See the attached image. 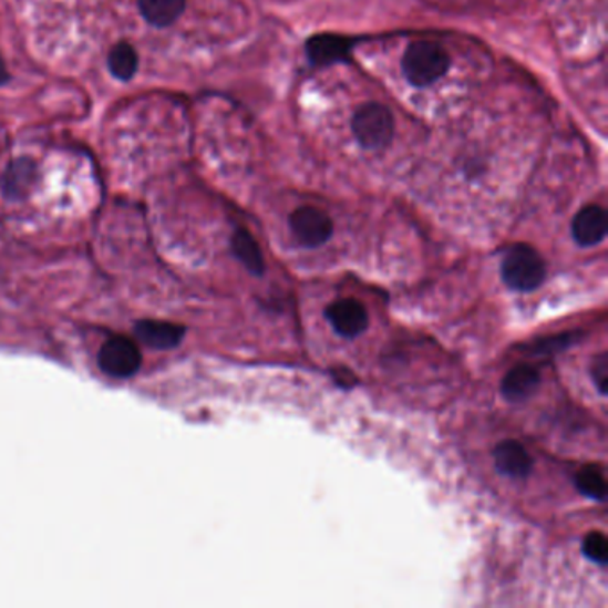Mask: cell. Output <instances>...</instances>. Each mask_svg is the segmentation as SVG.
Masks as SVG:
<instances>
[{
    "mask_svg": "<svg viewBox=\"0 0 608 608\" xmlns=\"http://www.w3.org/2000/svg\"><path fill=\"white\" fill-rule=\"evenodd\" d=\"M452 58L440 43L421 42L411 43L405 49L402 58L403 78L414 87H426L437 83L449 72Z\"/></svg>",
    "mask_w": 608,
    "mask_h": 608,
    "instance_id": "1",
    "label": "cell"
},
{
    "mask_svg": "<svg viewBox=\"0 0 608 608\" xmlns=\"http://www.w3.org/2000/svg\"><path fill=\"white\" fill-rule=\"evenodd\" d=\"M502 277L508 288L516 291H534L546 277V265L540 254L530 245L517 243L508 248L502 261Z\"/></svg>",
    "mask_w": 608,
    "mask_h": 608,
    "instance_id": "2",
    "label": "cell"
},
{
    "mask_svg": "<svg viewBox=\"0 0 608 608\" xmlns=\"http://www.w3.org/2000/svg\"><path fill=\"white\" fill-rule=\"evenodd\" d=\"M352 133L357 142L367 151H380L393 142V113L379 104L368 102L362 104L352 116Z\"/></svg>",
    "mask_w": 608,
    "mask_h": 608,
    "instance_id": "3",
    "label": "cell"
},
{
    "mask_svg": "<svg viewBox=\"0 0 608 608\" xmlns=\"http://www.w3.org/2000/svg\"><path fill=\"white\" fill-rule=\"evenodd\" d=\"M99 367L105 375L115 379H128L136 375L142 367V353L133 339L111 338L102 344L99 352Z\"/></svg>",
    "mask_w": 608,
    "mask_h": 608,
    "instance_id": "4",
    "label": "cell"
},
{
    "mask_svg": "<svg viewBox=\"0 0 608 608\" xmlns=\"http://www.w3.org/2000/svg\"><path fill=\"white\" fill-rule=\"evenodd\" d=\"M289 229L300 245L307 248L321 247L334 234V224L329 215L316 207H300L289 216Z\"/></svg>",
    "mask_w": 608,
    "mask_h": 608,
    "instance_id": "5",
    "label": "cell"
},
{
    "mask_svg": "<svg viewBox=\"0 0 608 608\" xmlns=\"http://www.w3.org/2000/svg\"><path fill=\"white\" fill-rule=\"evenodd\" d=\"M326 316L332 329L343 338H357L368 327L367 309L353 298H343V300L330 303L327 307Z\"/></svg>",
    "mask_w": 608,
    "mask_h": 608,
    "instance_id": "6",
    "label": "cell"
},
{
    "mask_svg": "<svg viewBox=\"0 0 608 608\" xmlns=\"http://www.w3.org/2000/svg\"><path fill=\"white\" fill-rule=\"evenodd\" d=\"M353 49L352 38L341 37V34H316L309 38L306 43L307 55L312 64L318 66H329V64L339 63L350 58Z\"/></svg>",
    "mask_w": 608,
    "mask_h": 608,
    "instance_id": "7",
    "label": "cell"
},
{
    "mask_svg": "<svg viewBox=\"0 0 608 608\" xmlns=\"http://www.w3.org/2000/svg\"><path fill=\"white\" fill-rule=\"evenodd\" d=\"M573 238L580 247H595L607 236V213L604 207L586 206L578 210L571 225Z\"/></svg>",
    "mask_w": 608,
    "mask_h": 608,
    "instance_id": "8",
    "label": "cell"
},
{
    "mask_svg": "<svg viewBox=\"0 0 608 608\" xmlns=\"http://www.w3.org/2000/svg\"><path fill=\"white\" fill-rule=\"evenodd\" d=\"M494 464L502 475L513 478H525L534 470V458L522 443L514 440L504 441L494 449Z\"/></svg>",
    "mask_w": 608,
    "mask_h": 608,
    "instance_id": "9",
    "label": "cell"
},
{
    "mask_svg": "<svg viewBox=\"0 0 608 608\" xmlns=\"http://www.w3.org/2000/svg\"><path fill=\"white\" fill-rule=\"evenodd\" d=\"M186 334V329L169 321H140L136 326V336L143 343L156 350H169L177 347Z\"/></svg>",
    "mask_w": 608,
    "mask_h": 608,
    "instance_id": "10",
    "label": "cell"
},
{
    "mask_svg": "<svg viewBox=\"0 0 608 608\" xmlns=\"http://www.w3.org/2000/svg\"><path fill=\"white\" fill-rule=\"evenodd\" d=\"M539 382V371L522 364V367L513 368L505 375L504 382H502V393L511 402H522L537 391Z\"/></svg>",
    "mask_w": 608,
    "mask_h": 608,
    "instance_id": "11",
    "label": "cell"
},
{
    "mask_svg": "<svg viewBox=\"0 0 608 608\" xmlns=\"http://www.w3.org/2000/svg\"><path fill=\"white\" fill-rule=\"evenodd\" d=\"M34 177H37V166L31 159L22 157V159L14 161L2 181L6 195L10 198L25 197L34 184Z\"/></svg>",
    "mask_w": 608,
    "mask_h": 608,
    "instance_id": "12",
    "label": "cell"
},
{
    "mask_svg": "<svg viewBox=\"0 0 608 608\" xmlns=\"http://www.w3.org/2000/svg\"><path fill=\"white\" fill-rule=\"evenodd\" d=\"M143 19L156 28H166L183 14L186 0H137Z\"/></svg>",
    "mask_w": 608,
    "mask_h": 608,
    "instance_id": "13",
    "label": "cell"
},
{
    "mask_svg": "<svg viewBox=\"0 0 608 608\" xmlns=\"http://www.w3.org/2000/svg\"><path fill=\"white\" fill-rule=\"evenodd\" d=\"M233 253L250 274H265V257L253 234L238 229L233 236Z\"/></svg>",
    "mask_w": 608,
    "mask_h": 608,
    "instance_id": "14",
    "label": "cell"
},
{
    "mask_svg": "<svg viewBox=\"0 0 608 608\" xmlns=\"http://www.w3.org/2000/svg\"><path fill=\"white\" fill-rule=\"evenodd\" d=\"M137 52L134 51L133 45L128 43H118L113 47L110 58H107V64H110L111 74L115 75L120 81H128L133 79L137 70Z\"/></svg>",
    "mask_w": 608,
    "mask_h": 608,
    "instance_id": "15",
    "label": "cell"
},
{
    "mask_svg": "<svg viewBox=\"0 0 608 608\" xmlns=\"http://www.w3.org/2000/svg\"><path fill=\"white\" fill-rule=\"evenodd\" d=\"M575 484H577V490L587 498L604 502L605 496H607V482H605L604 472L598 466H592V464L577 473Z\"/></svg>",
    "mask_w": 608,
    "mask_h": 608,
    "instance_id": "16",
    "label": "cell"
},
{
    "mask_svg": "<svg viewBox=\"0 0 608 608\" xmlns=\"http://www.w3.org/2000/svg\"><path fill=\"white\" fill-rule=\"evenodd\" d=\"M584 555L592 563L599 564V566H607V537L601 532H592V534L587 535L586 540H584Z\"/></svg>",
    "mask_w": 608,
    "mask_h": 608,
    "instance_id": "17",
    "label": "cell"
},
{
    "mask_svg": "<svg viewBox=\"0 0 608 608\" xmlns=\"http://www.w3.org/2000/svg\"><path fill=\"white\" fill-rule=\"evenodd\" d=\"M592 377H595L596 385H598L599 393H607L608 382V357L607 353H599L592 364Z\"/></svg>",
    "mask_w": 608,
    "mask_h": 608,
    "instance_id": "18",
    "label": "cell"
},
{
    "mask_svg": "<svg viewBox=\"0 0 608 608\" xmlns=\"http://www.w3.org/2000/svg\"><path fill=\"white\" fill-rule=\"evenodd\" d=\"M8 79H10V74H8V69H6L4 61L0 58V84H4Z\"/></svg>",
    "mask_w": 608,
    "mask_h": 608,
    "instance_id": "19",
    "label": "cell"
}]
</instances>
